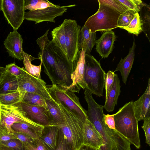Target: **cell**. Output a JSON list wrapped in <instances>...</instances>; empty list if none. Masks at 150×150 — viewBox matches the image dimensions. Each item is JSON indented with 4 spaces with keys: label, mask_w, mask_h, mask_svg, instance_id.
<instances>
[{
    "label": "cell",
    "mask_w": 150,
    "mask_h": 150,
    "mask_svg": "<svg viewBox=\"0 0 150 150\" xmlns=\"http://www.w3.org/2000/svg\"><path fill=\"white\" fill-rule=\"evenodd\" d=\"M24 0H1L0 10L8 23L17 30L24 19Z\"/></svg>",
    "instance_id": "obj_10"
},
{
    "label": "cell",
    "mask_w": 150,
    "mask_h": 150,
    "mask_svg": "<svg viewBox=\"0 0 150 150\" xmlns=\"http://www.w3.org/2000/svg\"><path fill=\"white\" fill-rule=\"evenodd\" d=\"M97 12L88 18L84 25L92 33L111 30L117 27L120 13L103 4L98 2Z\"/></svg>",
    "instance_id": "obj_9"
},
{
    "label": "cell",
    "mask_w": 150,
    "mask_h": 150,
    "mask_svg": "<svg viewBox=\"0 0 150 150\" xmlns=\"http://www.w3.org/2000/svg\"><path fill=\"white\" fill-rule=\"evenodd\" d=\"M135 47L136 45L134 39L132 46L130 48L128 55L124 59H121L113 72L114 73L116 71H120L122 81L125 84L126 83L134 62Z\"/></svg>",
    "instance_id": "obj_19"
},
{
    "label": "cell",
    "mask_w": 150,
    "mask_h": 150,
    "mask_svg": "<svg viewBox=\"0 0 150 150\" xmlns=\"http://www.w3.org/2000/svg\"><path fill=\"white\" fill-rule=\"evenodd\" d=\"M0 150H14L5 146L0 145Z\"/></svg>",
    "instance_id": "obj_45"
},
{
    "label": "cell",
    "mask_w": 150,
    "mask_h": 150,
    "mask_svg": "<svg viewBox=\"0 0 150 150\" xmlns=\"http://www.w3.org/2000/svg\"><path fill=\"white\" fill-rule=\"evenodd\" d=\"M47 88L51 99L55 102L62 105L84 122L88 119L87 111L81 106L75 93L57 85H52Z\"/></svg>",
    "instance_id": "obj_7"
},
{
    "label": "cell",
    "mask_w": 150,
    "mask_h": 150,
    "mask_svg": "<svg viewBox=\"0 0 150 150\" xmlns=\"http://www.w3.org/2000/svg\"><path fill=\"white\" fill-rule=\"evenodd\" d=\"M83 132V145L97 149L104 145V140L100 134L88 119L84 123Z\"/></svg>",
    "instance_id": "obj_16"
},
{
    "label": "cell",
    "mask_w": 150,
    "mask_h": 150,
    "mask_svg": "<svg viewBox=\"0 0 150 150\" xmlns=\"http://www.w3.org/2000/svg\"><path fill=\"white\" fill-rule=\"evenodd\" d=\"M115 74L113 72L109 71L104 74V88L105 90V100L107 98L109 92L113 83Z\"/></svg>",
    "instance_id": "obj_37"
},
{
    "label": "cell",
    "mask_w": 150,
    "mask_h": 150,
    "mask_svg": "<svg viewBox=\"0 0 150 150\" xmlns=\"http://www.w3.org/2000/svg\"><path fill=\"white\" fill-rule=\"evenodd\" d=\"M11 128L13 132L23 133L28 134L35 140L40 139L43 131L35 127L27 124L21 122H15Z\"/></svg>",
    "instance_id": "obj_24"
},
{
    "label": "cell",
    "mask_w": 150,
    "mask_h": 150,
    "mask_svg": "<svg viewBox=\"0 0 150 150\" xmlns=\"http://www.w3.org/2000/svg\"><path fill=\"white\" fill-rule=\"evenodd\" d=\"M75 4L60 6L55 5L54 6L34 11L25 12L24 19L33 21L35 24L44 21L55 23V18L63 15L67 11V8L75 6Z\"/></svg>",
    "instance_id": "obj_12"
},
{
    "label": "cell",
    "mask_w": 150,
    "mask_h": 150,
    "mask_svg": "<svg viewBox=\"0 0 150 150\" xmlns=\"http://www.w3.org/2000/svg\"><path fill=\"white\" fill-rule=\"evenodd\" d=\"M142 127L144 130L146 137V143L150 146V117L144 120Z\"/></svg>",
    "instance_id": "obj_40"
},
{
    "label": "cell",
    "mask_w": 150,
    "mask_h": 150,
    "mask_svg": "<svg viewBox=\"0 0 150 150\" xmlns=\"http://www.w3.org/2000/svg\"><path fill=\"white\" fill-rule=\"evenodd\" d=\"M88 106V119L94 126L104 142L100 150H131L129 142L116 129L109 128L105 124L103 106L97 103L92 95L84 97Z\"/></svg>",
    "instance_id": "obj_2"
},
{
    "label": "cell",
    "mask_w": 150,
    "mask_h": 150,
    "mask_svg": "<svg viewBox=\"0 0 150 150\" xmlns=\"http://www.w3.org/2000/svg\"><path fill=\"white\" fill-rule=\"evenodd\" d=\"M16 138L23 143H33L35 140L30 136L25 133L13 132V133Z\"/></svg>",
    "instance_id": "obj_41"
},
{
    "label": "cell",
    "mask_w": 150,
    "mask_h": 150,
    "mask_svg": "<svg viewBox=\"0 0 150 150\" xmlns=\"http://www.w3.org/2000/svg\"><path fill=\"white\" fill-rule=\"evenodd\" d=\"M24 9L34 11L54 6L55 5L47 0H24Z\"/></svg>",
    "instance_id": "obj_29"
},
{
    "label": "cell",
    "mask_w": 150,
    "mask_h": 150,
    "mask_svg": "<svg viewBox=\"0 0 150 150\" xmlns=\"http://www.w3.org/2000/svg\"><path fill=\"white\" fill-rule=\"evenodd\" d=\"M45 100L47 107V114L50 123L49 127L62 123L63 122V117L57 104L52 99H45Z\"/></svg>",
    "instance_id": "obj_23"
},
{
    "label": "cell",
    "mask_w": 150,
    "mask_h": 150,
    "mask_svg": "<svg viewBox=\"0 0 150 150\" xmlns=\"http://www.w3.org/2000/svg\"><path fill=\"white\" fill-rule=\"evenodd\" d=\"M128 10L136 12L140 11L142 7L146 4L140 0H117Z\"/></svg>",
    "instance_id": "obj_33"
},
{
    "label": "cell",
    "mask_w": 150,
    "mask_h": 150,
    "mask_svg": "<svg viewBox=\"0 0 150 150\" xmlns=\"http://www.w3.org/2000/svg\"><path fill=\"white\" fill-rule=\"evenodd\" d=\"M114 114H104V120L105 124L110 129H115V125Z\"/></svg>",
    "instance_id": "obj_42"
},
{
    "label": "cell",
    "mask_w": 150,
    "mask_h": 150,
    "mask_svg": "<svg viewBox=\"0 0 150 150\" xmlns=\"http://www.w3.org/2000/svg\"><path fill=\"white\" fill-rule=\"evenodd\" d=\"M84 80L86 88L92 94L103 96L104 74L105 73L100 62L90 54L85 57Z\"/></svg>",
    "instance_id": "obj_8"
},
{
    "label": "cell",
    "mask_w": 150,
    "mask_h": 150,
    "mask_svg": "<svg viewBox=\"0 0 150 150\" xmlns=\"http://www.w3.org/2000/svg\"><path fill=\"white\" fill-rule=\"evenodd\" d=\"M63 119L61 123L52 126L58 128L72 150H78L83 145L84 122L60 104H58Z\"/></svg>",
    "instance_id": "obj_5"
},
{
    "label": "cell",
    "mask_w": 150,
    "mask_h": 150,
    "mask_svg": "<svg viewBox=\"0 0 150 150\" xmlns=\"http://www.w3.org/2000/svg\"><path fill=\"white\" fill-rule=\"evenodd\" d=\"M120 28L125 29L129 33L137 36L143 31L138 12L135 13L134 18L127 26Z\"/></svg>",
    "instance_id": "obj_30"
},
{
    "label": "cell",
    "mask_w": 150,
    "mask_h": 150,
    "mask_svg": "<svg viewBox=\"0 0 150 150\" xmlns=\"http://www.w3.org/2000/svg\"><path fill=\"white\" fill-rule=\"evenodd\" d=\"M16 138L13 133H0V142L6 141L11 139Z\"/></svg>",
    "instance_id": "obj_43"
},
{
    "label": "cell",
    "mask_w": 150,
    "mask_h": 150,
    "mask_svg": "<svg viewBox=\"0 0 150 150\" xmlns=\"http://www.w3.org/2000/svg\"><path fill=\"white\" fill-rule=\"evenodd\" d=\"M49 30L36 40L40 50L38 58L52 85L67 89L72 84L71 75L76 68L77 62L70 61L62 50L52 40H49Z\"/></svg>",
    "instance_id": "obj_1"
},
{
    "label": "cell",
    "mask_w": 150,
    "mask_h": 150,
    "mask_svg": "<svg viewBox=\"0 0 150 150\" xmlns=\"http://www.w3.org/2000/svg\"><path fill=\"white\" fill-rule=\"evenodd\" d=\"M25 123L43 131L45 127L30 120L23 110L19 103L11 105H0V133H13L11 128L15 122Z\"/></svg>",
    "instance_id": "obj_6"
},
{
    "label": "cell",
    "mask_w": 150,
    "mask_h": 150,
    "mask_svg": "<svg viewBox=\"0 0 150 150\" xmlns=\"http://www.w3.org/2000/svg\"><path fill=\"white\" fill-rule=\"evenodd\" d=\"M21 102L30 105L41 106L47 108L45 98L40 95L33 93L20 92Z\"/></svg>",
    "instance_id": "obj_27"
},
{
    "label": "cell",
    "mask_w": 150,
    "mask_h": 150,
    "mask_svg": "<svg viewBox=\"0 0 150 150\" xmlns=\"http://www.w3.org/2000/svg\"><path fill=\"white\" fill-rule=\"evenodd\" d=\"M19 103L27 116L30 120L45 127H47L50 126V123L45 108L21 102Z\"/></svg>",
    "instance_id": "obj_17"
},
{
    "label": "cell",
    "mask_w": 150,
    "mask_h": 150,
    "mask_svg": "<svg viewBox=\"0 0 150 150\" xmlns=\"http://www.w3.org/2000/svg\"><path fill=\"white\" fill-rule=\"evenodd\" d=\"M46 127L49 129L48 132L40 139L50 150H54L57 144L59 129L54 126Z\"/></svg>",
    "instance_id": "obj_26"
},
{
    "label": "cell",
    "mask_w": 150,
    "mask_h": 150,
    "mask_svg": "<svg viewBox=\"0 0 150 150\" xmlns=\"http://www.w3.org/2000/svg\"><path fill=\"white\" fill-rule=\"evenodd\" d=\"M96 32L92 33L85 25L81 28L78 42L79 50H84L86 54H90L91 50L96 44Z\"/></svg>",
    "instance_id": "obj_20"
},
{
    "label": "cell",
    "mask_w": 150,
    "mask_h": 150,
    "mask_svg": "<svg viewBox=\"0 0 150 150\" xmlns=\"http://www.w3.org/2000/svg\"><path fill=\"white\" fill-rule=\"evenodd\" d=\"M5 70L16 77L22 74V68H20L14 62L6 66Z\"/></svg>",
    "instance_id": "obj_39"
},
{
    "label": "cell",
    "mask_w": 150,
    "mask_h": 150,
    "mask_svg": "<svg viewBox=\"0 0 150 150\" xmlns=\"http://www.w3.org/2000/svg\"><path fill=\"white\" fill-rule=\"evenodd\" d=\"M79 149H78V150H79Z\"/></svg>",
    "instance_id": "obj_47"
},
{
    "label": "cell",
    "mask_w": 150,
    "mask_h": 150,
    "mask_svg": "<svg viewBox=\"0 0 150 150\" xmlns=\"http://www.w3.org/2000/svg\"><path fill=\"white\" fill-rule=\"evenodd\" d=\"M140 11V18L143 31L150 42V7L146 4Z\"/></svg>",
    "instance_id": "obj_28"
},
{
    "label": "cell",
    "mask_w": 150,
    "mask_h": 150,
    "mask_svg": "<svg viewBox=\"0 0 150 150\" xmlns=\"http://www.w3.org/2000/svg\"><path fill=\"white\" fill-rule=\"evenodd\" d=\"M133 101L126 103L114 114L116 130L131 144L137 149L140 147L138 122L135 115Z\"/></svg>",
    "instance_id": "obj_4"
},
{
    "label": "cell",
    "mask_w": 150,
    "mask_h": 150,
    "mask_svg": "<svg viewBox=\"0 0 150 150\" xmlns=\"http://www.w3.org/2000/svg\"><path fill=\"white\" fill-rule=\"evenodd\" d=\"M85 51L81 50L80 52L76 68L71 75L72 81L71 85L67 89L73 92L79 93L81 88H86L84 80Z\"/></svg>",
    "instance_id": "obj_14"
},
{
    "label": "cell",
    "mask_w": 150,
    "mask_h": 150,
    "mask_svg": "<svg viewBox=\"0 0 150 150\" xmlns=\"http://www.w3.org/2000/svg\"><path fill=\"white\" fill-rule=\"evenodd\" d=\"M54 150H72L59 130L57 144Z\"/></svg>",
    "instance_id": "obj_38"
},
{
    "label": "cell",
    "mask_w": 150,
    "mask_h": 150,
    "mask_svg": "<svg viewBox=\"0 0 150 150\" xmlns=\"http://www.w3.org/2000/svg\"><path fill=\"white\" fill-rule=\"evenodd\" d=\"M18 91L38 94L43 98L51 99L45 82L41 79L36 78L28 73L22 68V74L17 77Z\"/></svg>",
    "instance_id": "obj_11"
},
{
    "label": "cell",
    "mask_w": 150,
    "mask_h": 150,
    "mask_svg": "<svg viewBox=\"0 0 150 150\" xmlns=\"http://www.w3.org/2000/svg\"><path fill=\"white\" fill-rule=\"evenodd\" d=\"M81 29V26L76 21L65 19L51 32L52 40L72 62H77L78 60V42Z\"/></svg>",
    "instance_id": "obj_3"
},
{
    "label": "cell",
    "mask_w": 150,
    "mask_h": 150,
    "mask_svg": "<svg viewBox=\"0 0 150 150\" xmlns=\"http://www.w3.org/2000/svg\"><path fill=\"white\" fill-rule=\"evenodd\" d=\"M116 36L112 30L105 32L100 38L96 41V50L102 58L108 57L112 52Z\"/></svg>",
    "instance_id": "obj_18"
},
{
    "label": "cell",
    "mask_w": 150,
    "mask_h": 150,
    "mask_svg": "<svg viewBox=\"0 0 150 150\" xmlns=\"http://www.w3.org/2000/svg\"><path fill=\"white\" fill-rule=\"evenodd\" d=\"M120 80L118 75L115 74L113 83L108 94L104 105L103 106L108 112L113 111L117 104L118 98L121 92Z\"/></svg>",
    "instance_id": "obj_22"
},
{
    "label": "cell",
    "mask_w": 150,
    "mask_h": 150,
    "mask_svg": "<svg viewBox=\"0 0 150 150\" xmlns=\"http://www.w3.org/2000/svg\"><path fill=\"white\" fill-rule=\"evenodd\" d=\"M0 145L5 146L14 150H25L23 143L17 138L1 141Z\"/></svg>",
    "instance_id": "obj_36"
},
{
    "label": "cell",
    "mask_w": 150,
    "mask_h": 150,
    "mask_svg": "<svg viewBox=\"0 0 150 150\" xmlns=\"http://www.w3.org/2000/svg\"><path fill=\"white\" fill-rule=\"evenodd\" d=\"M134 112L137 121L150 117V78L144 94L133 102Z\"/></svg>",
    "instance_id": "obj_15"
},
{
    "label": "cell",
    "mask_w": 150,
    "mask_h": 150,
    "mask_svg": "<svg viewBox=\"0 0 150 150\" xmlns=\"http://www.w3.org/2000/svg\"><path fill=\"white\" fill-rule=\"evenodd\" d=\"M98 1L107 6L122 14L128 9L117 0H98Z\"/></svg>",
    "instance_id": "obj_34"
},
{
    "label": "cell",
    "mask_w": 150,
    "mask_h": 150,
    "mask_svg": "<svg viewBox=\"0 0 150 150\" xmlns=\"http://www.w3.org/2000/svg\"><path fill=\"white\" fill-rule=\"evenodd\" d=\"M18 91L17 77L5 70L0 79V95Z\"/></svg>",
    "instance_id": "obj_21"
},
{
    "label": "cell",
    "mask_w": 150,
    "mask_h": 150,
    "mask_svg": "<svg viewBox=\"0 0 150 150\" xmlns=\"http://www.w3.org/2000/svg\"><path fill=\"white\" fill-rule=\"evenodd\" d=\"M79 150H100V149L94 148L88 146L83 145Z\"/></svg>",
    "instance_id": "obj_44"
},
{
    "label": "cell",
    "mask_w": 150,
    "mask_h": 150,
    "mask_svg": "<svg viewBox=\"0 0 150 150\" xmlns=\"http://www.w3.org/2000/svg\"><path fill=\"white\" fill-rule=\"evenodd\" d=\"M5 71V67L0 66V79L1 78L2 75L4 73Z\"/></svg>",
    "instance_id": "obj_46"
},
{
    "label": "cell",
    "mask_w": 150,
    "mask_h": 150,
    "mask_svg": "<svg viewBox=\"0 0 150 150\" xmlns=\"http://www.w3.org/2000/svg\"><path fill=\"white\" fill-rule=\"evenodd\" d=\"M23 42L21 35L17 30L13 29V31L9 33L5 39L4 44L9 56L21 61L23 51Z\"/></svg>",
    "instance_id": "obj_13"
},
{
    "label": "cell",
    "mask_w": 150,
    "mask_h": 150,
    "mask_svg": "<svg viewBox=\"0 0 150 150\" xmlns=\"http://www.w3.org/2000/svg\"><path fill=\"white\" fill-rule=\"evenodd\" d=\"M136 13L133 11L128 10L121 14L117 20V28H120L127 26L134 18Z\"/></svg>",
    "instance_id": "obj_32"
},
{
    "label": "cell",
    "mask_w": 150,
    "mask_h": 150,
    "mask_svg": "<svg viewBox=\"0 0 150 150\" xmlns=\"http://www.w3.org/2000/svg\"><path fill=\"white\" fill-rule=\"evenodd\" d=\"M37 59L38 58L33 57L24 51L23 52L22 60L26 71L32 76L41 79L42 62L38 66L33 65L31 63L33 60Z\"/></svg>",
    "instance_id": "obj_25"
},
{
    "label": "cell",
    "mask_w": 150,
    "mask_h": 150,
    "mask_svg": "<svg viewBox=\"0 0 150 150\" xmlns=\"http://www.w3.org/2000/svg\"><path fill=\"white\" fill-rule=\"evenodd\" d=\"M25 150H50L40 138L32 143H23Z\"/></svg>",
    "instance_id": "obj_35"
},
{
    "label": "cell",
    "mask_w": 150,
    "mask_h": 150,
    "mask_svg": "<svg viewBox=\"0 0 150 150\" xmlns=\"http://www.w3.org/2000/svg\"><path fill=\"white\" fill-rule=\"evenodd\" d=\"M21 94L18 91L0 95V105H11L21 102Z\"/></svg>",
    "instance_id": "obj_31"
}]
</instances>
